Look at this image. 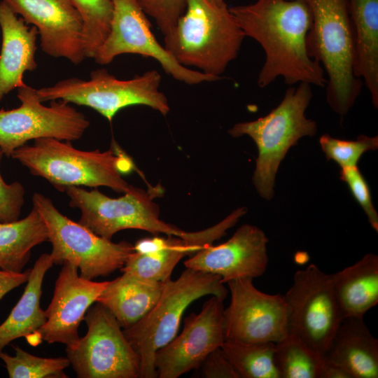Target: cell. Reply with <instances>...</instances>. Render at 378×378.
<instances>
[{
    "mask_svg": "<svg viewBox=\"0 0 378 378\" xmlns=\"http://www.w3.org/2000/svg\"><path fill=\"white\" fill-rule=\"evenodd\" d=\"M83 23L85 57L94 58L111 30L112 0H71Z\"/></svg>",
    "mask_w": 378,
    "mask_h": 378,
    "instance_id": "29",
    "label": "cell"
},
{
    "mask_svg": "<svg viewBox=\"0 0 378 378\" xmlns=\"http://www.w3.org/2000/svg\"><path fill=\"white\" fill-rule=\"evenodd\" d=\"M319 143L328 160L335 161L341 168H346L356 167L365 152L376 150L378 137L359 135L355 141H346L323 134Z\"/></svg>",
    "mask_w": 378,
    "mask_h": 378,
    "instance_id": "31",
    "label": "cell"
},
{
    "mask_svg": "<svg viewBox=\"0 0 378 378\" xmlns=\"http://www.w3.org/2000/svg\"><path fill=\"white\" fill-rule=\"evenodd\" d=\"M165 282L146 281L128 273L109 281L97 299L122 328L141 319L157 303Z\"/></svg>",
    "mask_w": 378,
    "mask_h": 378,
    "instance_id": "23",
    "label": "cell"
},
{
    "mask_svg": "<svg viewBox=\"0 0 378 378\" xmlns=\"http://www.w3.org/2000/svg\"><path fill=\"white\" fill-rule=\"evenodd\" d=\"M354 37V74L378 106V0H348Z\"/></svg>",
    "mask_w": 378,
    "mask_h": 378,
    "instance_id": "21",
    "label": "cell"
},
{
    "mask_svg": "<svg viewBox=\"0 0 378 378\" xmlns=\"http://www.w3.org/2000/svg\"><path fill=\"white\" fill-rule=\"evenodd\" d=\"M146 13L155 20L164 35L176 25L186 7V0H139Z\"/></svg>",
    "mask_w": 378,
    "mask_h": 378,
    "instance_id": "32",
    "label": "cell"
},
{
    "mask_svg": "<svg viewBox=\"0 0 378 378\" xmlns=\"http://www.w3.org/2000/svg\"><path fill=\"white\" fill-rule=\"evenodd\" d=\"M229 10L245 36L255 40L265 53L257 80L260 88L278 77L288 85L326 87L322 65L308 53L312 15L306 0H256Z\"/></svg>",
    "mask_w": 378,
    "mask_h": 378,
    "instance_id": "1",
    "label": "cell"
},
{
    "mask_svg": "<svg viewBox=\"0 0 378 378\" xmlns=\"http://www.w3.org/2000/svg\"><path fill=\"white\" fill-rule=\"evenodd\" d=\"M48 238L46 225L34 207L22 219L0 223V269L22 272L32 248Z\"/></svg>",
    "mask_w": 378,
    "mask_h": 378,
    "instance_id": "25",
    "label": "cell"
},
{
    "mask_svg": "<svg viewBox=\"0 0 378 378\" xmlns=\"http://www.w3.org/2000/svg\"><path fill=\"white\" fill-rule=\"evenodd\" d=\"M53 262L50 253H43L31 269L24 293L6 321L0 325V354L13 340L34 335L46 321L40 307L42 284Z\"/></svg>",
    "mask_w": 378,
    "mask_h": 378,
    "instance_id": "24",
    "label": "cell"
},
{
    "mask_svg": "<svg viewBox=\"0 0 378 378\" xmlns=\"http://www.w3.org/2000/svg\"><path fill=\"white\" fill-rule=\"evenodd\" d=\"M274 343L225 340L221 349L239 378H279L274 365Z\"/></svg>",
    "mask_w": 378,
    "mask_h": 378,
    "instance_id": "28",
    "label": "cell"
},
{
    "mask_svg": "<svg viewBox=\"0 0 378 378\" xmlns=\"http://www.w3.org/2000/svg\"><path fill=\"white\" fill-rule=\"evenodd\" d=\"M334 294L343 318H363L378 303V256L365 255L355 264L331 274Z\"/></svg>",
    "mask_w": 378,
    "mask_h": 378,
    "instance_id": "22",
    "label": "cell"
},
{
    "mask_svg": "<svg viewBox=\"0 0 378 378\" xmlns=\"http://www.w3.org/2000/svg\"><path fill=\"white\" fill-rule=\"evenodd\" d=\"M161 78L158 71L151 70L120 80L102 69L91 71L90 80L69 78L36 91L42 102L63 100L88 106L111 122L120 110L134 105L147 106L166 115L170 108L159 90Z\"/></svg>",
    "mask_w": 378,
    "mask_h": 378,
    "instance_id": "9",
    "label": "cell"
},
{
    "mask_svg": "<svg viewBox=\"0 0 378 378\" xmlns=\"http://www.w3.org/2000/svg\"><path fill=\"white\" fill-rule=\"evenodd\" d=\"M209 3L216 5V6H224L226 5L225 0H206Z\"/></svg>",
    "mask_w": 378,
    "mask_h": 378,
    "instance_id": "37",
    "label": "cell"
},
{
    "mask_svg": "<svg viewBox=\"0 0 378 378\" xmlns=\"http://www.w3.org/2000/svg\"><path fill=\"white\" fill-rule=\"evenodd\" d=\"M231 301L223 311L225 340L243 343H276L288 334L287 307L284 295L258 290L253 279L227 281Z\"/></svg>",
    "mask_w": 378,
    "mask_h": 378,
    "instance_id": "14",
    "label": "cell"
},
{
    "mask_svg": "<svg viewBox=\"0 0 378 378\" xmlns=\"http://www.w3.org/2000/svg\"><path fill=\"white\" fill-rule=\"evenodd\" d=\"M223 300L211 295L198 313L185 318L183 328L158 349L154 365L159 378H178L197 370L205 358L225 342Z\"/></svg>",
    "mask_w": 378,
    "mask_h": 378,
    "instance_id": "15",
    "label": "cell"
},
{
    "mask_svg": "<svg viewBox=\"0 0 378 378\" xmlns=\"http://www.w3.org/2000/svg\"><path fill=\"white\" fill-rule=\"evenodd\" d=\"M227 294L218 275L186 267L176 279L166 281L155 306L138 322L122 330L140 358V378L158 377L155 354L177 335L183 315L191 303L208 295L224 300Z\"/></svg>",
    "mask_w": 378,
    "mask_h": 378,
    "instance_id": "7",
    "label": "cell"
},
{
    "mask_svg": "<svg viewBox=\"0 0 378 378\" xmlns=\"http://www.w3.org/2000/svg\"><path fill=\"white\" fill-rule=\"evenodd\" d=\"M40 35L41 50L75 65L85 58L82 18L71 0H2Z\"/></svg>",
    "mask_w": 378,
    "mask_h": 378,
    "instance_id": "16",
    "label": "cell"
},
{
    "mask_svg": "<svg viewBox=\"0 0 378 378\" xmlns=\"http://www.w3.org/2000/svg\"><path fill=\"white\" fill-rule=\"evenodd\" d=\"M312 25L307 45L309 56L328 75L326 97L330 108L346 115L363 85L354 74V37L348 0H306Z\"/></svg>",
    "mask_w": 378,
    "mask_h": 378,
    "instance_id": "5",
    "label": "cell"
},
{
    "mask_svg": "<svg viewBox=\"0 0 378 378\" xmlns=\"http://www.w3.org/2000/svg\"><path fill=\"white\" fill-rule=\"evenodd\" d=\"M284 297L288 333L323 357L344 319L334 294L331 274L314 264L298 270Z\"/></svg>",
    "mask_w": 378,
    "mask_h": 378,
    "instance_id": "10",
    "label": "cell"
},
{
    "mask_svg": "<svg viewBox=\"0 0 378 378\" xmlns=\"http://www.w3.org/2000/svg\"><path fill=\"white\" fill-rule=\"evenodd\" d=\"M108 283L85 279L78 274L76 265L64 262L45 311L46 321L37 332L40 339L50 344H64L68 349L76 347L80 339V322Z\"/></svg>",
    "mask_w": 378,
    "mask_h": 378,
    "instance_id": "17",
    "label": "cell"
},
{
    "mask_svg": "<svg viewBox=\"0 0 378 378\" xmlns=\"http://www.w3.org/2000/svg\"><path fill=\"white\" fill-rule=\"evenodd\" d=\"M340 178L344 181L354 197L361 206L372 228L378 231V215L372 202L370 188L359 169L356 167L342 168Z\"/></svg>",
    "mask_w": 378,
    "mask_h": 378,
    "instance_id": "33",
    "label": "cell"
},
{
    "mask_svg": "<svg viewBox=\"0 0 378 378\" xmlns=\"http://www.w3.org/2000/svg\"><path fill=\"white\" fill-rule=\"evenodd\" d=\"M202 248L175 236L172 244L164 249L149 253L134 251L120 270L146 281L164 283L171 279L174 269L184 256Z\"/></svg>",
    "mask_w": 378,
    "mask_h": 378,
    "instance_id": "26",
    "label": "cell"
},
{
    "mask_svg": "<svg viewBox=\"0 0 378 378\" xmlns=\"http://www.w3.org/2000/svg\"><path fill=\"white\" fill-rule=\"evenodd\" d=\"M17 97L19 107L0 110V148L7 158L30 140H78L90 125L83 113L63 100L43 105L36 90L25 83L18 88Z\"/></svg>",
    "mask_w": 378,
    "mask_h": 378,
    "instance_id": "11",
    "label": "cell"
},
{
    "mask_svg": "<svg viewBox=\"0 0 378 378\" xmlns=\"http://www.w3.org/2000/svg\"><path fill=\"white\" fill-rule=\"evenodd\" d=\"M71 207L80 211L78 223L96 234L111 240L118 232L127 229L142 230L181 237L202 247L212 244L226 232L225 225L218 223L197 232H186L160 218L158 205L153 200V190L145 191L131 186L118 198H111L94 188L70 186L64 191Z\"/></svg>",
    "mask_w": 378,
    "mask_h": 378,
    "instance_id": "3",
    "label": "cell"
},
{
    "mask_svg": "<svg viewBox=\"0 0 378 378\" xmlns=\"http://www.w3.org/2000/svg\"><path fill=\"white\" fill-rule=\"evenodd\" d=\"M197 370L200 376L204 378H239L221 348L211 352Z\"/></svg>",
    "mask_w": 378,
    "mask_h": 378,
    "instance_id": "35",
    "label": "cell"
},
{
    "mask_svg": "<svg viewBox=\"0 0 378 378\" xmlns=\"http://www.w3.org/2000/svg\"><path fill=\"white\" fill-rule=\"evenodd\" d=\"M33 141L31 145L26 144L15 150L11 158L59 191L64 192L70 186H106L125 193L132 186L122 175L131 172L134 164L113 140L106 151L79 150L71 141L54 138Z\"/></svg>",
    "mask_w": 378,
    "mask_h": 378,
    "instance_id": "2",
    "label": "cell"
},
{
    "mask_svg": "<svg viewBox=\"0 0 378 378\" xmlns=\"http://www.w3.org/2000/svg\"><path fill=\"white\" fill-rule=\"evenodd\" d=\"M4 153L0 148V165ZM25 190L19 181L7 183L0 172V223L19 220L24 204Z\"/></svg>",
    "mask_w": 378,
    "mask_h": 378,
    "instance_id": "34",
    "label": "cell"
},
{
    "mask_svg": "<svg viewBox=\"0 0 378 378\" xmlns=\"http://www.w3.org/2000/svg\"><path fill=\"white\" fill-rule=\"evenodd\" d=\"M313 97L312 85L300 83L289 87L280 104L267 115L255 120L235 124L228 133L239 137L249 136L258 150L253 184L265 199L274 195L275 176L288 149L305 136H314L317 130L314 120L304 113Z\"/></svg>",
    "mask_w": 378,
    "mask_h": 378,
    "instance_id": "6",
    "label": "cell"
},
{
    "mask_svg": "<svg viewBox=\"0 0 378 378\" xmlns=\"http://www.w3.org/2000/svg\"><path fill=\"white\" fill-rule=\"evenodd\" d=\"M112 1L111 30L93 58L97 64L106 65L120 55L136 54L156 59L166 73L189 85L221 78L180 64L155 38L139 0Z\"/></svg>",
    "mask_w": 378,
    "mask_h": 378,
    "instance_id": "13",
    "label": "cell"
},
{
    "mask_svg": "<svg viewBox=\"0 0 378 378\" xmlns=\"http://www.w3.org/2000/svg\"><path fill=\"white\" fill-rule=\"evenodd\" d=\"M273 358L279 378H323V357L293 335L274 343Z\"/></svg>",
    "mask_w": 378,
    "mask_h": 378,
    "instance_id": "27",
    "label": "cell"
},
{
    "mask_svg": "<svg viewBox=\"0 0 378 378\" xmlns=\"http://www.w3.org/2000/svg\"><path fill=\"white\" fill-rule=\"evenodd\" d=\"M15 355L0 354L10 378H65L64 370L70 362L64 357L42 358L34 356L19 346L14 347Z\"/></svg>",
    "mask_w": 378,
    "mask_h": 378,
    "instance_id": "30",
    "label": "cell"
},
{
    "mask_svg": "<svg viewBox=\"0 0 378 378\" xmlns=\"http://www.w3.org/2000/svg\"><path fill=\"white\" fill-rule=\"evenodd\" d=\"M268 239L259 227L244 224L227 241L206 246L184 262L185 267L218 275L221 281L253 279L267 270Z\"/></svg>",
    "mask_w": 378,
    "mask_h": 378,
    "instance_id": "18",
    "label": "cell"
},
{
    "mask_svg": "<svg viewBox=\"0 0 378 378\" xmlns=\"http://www.w3.org/2000/svg\"><path fill=\"white\" fill-rule=\"evenodd\" d=\"M325 363L349 378L378 377V340L363 318H344L323 356Z\"/></svg>",
    "mask_w": 378,
    "mask_h": 378,
    "instance_id": "20",
    "label": "cell"
},
{
    "mask_svg": "<svg viewBox=\"0 0 378 378\" xmlns=\"http://www.w3.org/2000/svg\"><path fill=\"white\" fill-rule=\"evenodd\" d=\"M0 102L10 92L24 84L25 71H34L37 29L29 27L4 1L0 2Z\"/></svg>",
    "mask_w": 378,
    "mask_h": 378,
    "instance_id": "19",
    "label": "cell"
},
{
    "mask_svg": "<svg viewBox=\"0 0 378 378\" xmlns=\"http://www.w3.org/2000/svg\"><path fill=\"white\" fill-rule=\"evenodd\" d=\"M31 269L24 272H11L0 270V300L11 290L27 282Z\"/></svg>",
    "mask_w": 378,
    "mask_h": 378,
    "instance_id": "36",
    "label": "cell"
},
{
    "mask_svg": "<svg viewBox=\"0 0 378 378\" xmlns=\"http://www.w3.org/2000/svg\"><path fill=\"white\" fill-rule=\"evenodd\" d=\"M32 204L46 225L53 264H74L85 279L106 276L121 269L134 251V245L130 242L114 243L69 219L41 193H34Z\"/></svg>",
    "mask_w": 378,
    "mask_h": 378,
    "instance_id": "8",
    "label": "cell"
},
{
    "mask_svg": "<svg viewBox=\"0 0 378 378\" xmlns=\"http://www.w3.org/2000/svg\"><path fill=\"white\" fill-rule=\"evenodd\" d=\"M245 37L227 4L186 0L184 13L164 35V47L180 64L220 78Z\"/></svg>",
    "mask_w": 378,
    "mask_h": 378,
    "instance_id": "4",
    "label": "cell"
},
{
    "mask_svg": "<svg viewBox=\"0 0 378 378\" xmlns=\"http://www.w3.org/2000/svg\"><path fill=\"white\" fill-rule=\"evenodd\" d=\"M85 335L67 358L79 378H140L141 361L114 316L97 302L87 311Z\"/></svg>",
    "mask_w": 378,
    "mask_h": 378,
    "instance_id": "12",
    "label": "cell"
}]
</instances>
